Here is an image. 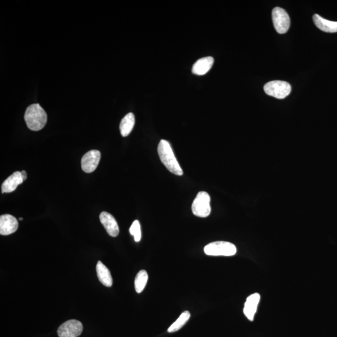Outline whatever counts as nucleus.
Wrapping results in <instances>:
<instances>
[{
  "label": "nucleus",
  "mask_w": 337,
  "mask_h": 337,
  "mask_svg": "<svg viewBox=\"0 0 337 337\" xmlns=\"http://www.w3.org/2000/svg\"><path fill=\"white\" fill-rule=\"evenodd\" d=\"M21 175L22 177V180H23L24 181L26 180L27 178V173L25 171H22L21 172Z\"/></svg>",
  "instance_id": "20"
},
{
  "label": "nucleus",
  "mask_w": 337,
  "mask_h": 337,
  "mask_svg": "<svg viewBox=\"0 0 337 337\" xmlns=\"http://www.w3.org/2000/svg\"><path fill=\"white\" fill-rule=\"evenodd\" d=\"M314 23L318 29L326 33L337 32V22H332L323 19L318 14L314 15Z\"/></svg>",
  "instance_id": "14"
},
{
  "label": "nucleus",
  "mask_w": 337,
  "mask_h": 337,
  "mask_svg": "<svg viewBox=\"0 0 337 337\" xmlns=\"http://www.w3.org/2000/svg\"><path fill=\"white\" fill-rule=\"evenodd\" d=\"M83 330L82 323L73 319L61 325L57 333L59 337H78L82 334Z\"/></svg>",
  "instance_id": "7"
},
{
  "label": "nucleus",
  "mask_w": 337,
  "mask_h": 337,
  "mask_svg": "<svg viewBox=\"0 0 337 337\" xmlns=\"http://www.w3.org/2000/svg\"><path fill=\"white\" fill-rule=\"evenodd\" d=\"M203 250L205 254L210 256H233L237 253L236 246L225 241H217L207 244Z\"/></svg>",
  "instance_id": "3"
},
{
  "label": "nucleus",
  "mask_w": 337,
  "mask_h": 337,
  "mask_svg": "<svg viewBox=\"0 0 337 337\" xmlns=\"http://www.w3.org/2000/svg\"><path fill=\"white\" fill-rule=\"evenodd\" d=\"M214 62V58L211 56L201 58L200 60L197 61L192 67V73L196 75H204L211 69Z\"/></svg>",
  "instance_id": "13"
},
{
  "label": "nucleus",
  "mask_w": 337,
  "mask_h": 337,
  "mask_svg": "<svg viewBox=\"0 0 337 337\" xmlns=\"http://www.w3.org/2000/svg\"><path fill=\"white\" fill-rule=\"evenodd\" d=\"M260 300H261V295L258 293L251 294L247 298L243 311L244 315L250 321L254 320Z\"/></svg>",
  "instance_id": "11"
},
{
  "label": "nucleus",
  "mask_w": 337,
  "mask_h": 337,
  "mask_svg": "<svg viewBox=\"0 0 337 337\" xmlns=\"http://www.w3.org/2000/svg\"><path fill=\"white\" fill-rule=\"evenodd\" d=\"M149 276L145 270H140L137 273L135 280V290L138 293H141L148 281Z\"/></svg>",
  "instance_id": "18"
},
{
  "label": "nucleus",
  "mask_w": 337,
  "mask_h": 337,
  "mask_svg": "<svg viewBox=\"0 0 337 337\" xmlns=\"http://www.w3.org/2000/svg\"><path fill=\"white\" fill-rule=\"evenodd\" d=\"M24 180L21 175V172L17 171L8 177L1 185L2 193H10L13 192Z\"/></svg>",
  "instance_id": "12"
},
{
  "label": "nucleus",
  "mask_w": 337,
  "mask_h": 337,
  "mask_svg": "<svg viewBox=\"0 0 337 337\" xmlns=\"http://www.w3.org/2000/svg\"><path fill=\"white\" fill-rule=\"evenodd\" d=\"M264 91L269 96L277 99H284L290 94L292 88L290 84L283 81H272L266 84Z\"/></svg>",
  "instance_id": "5"
},
{
  "label": "nucleus",
  "mask_w": 337,
  "mask_h": 337,
  "mask_svg": "<svg viewBox=\"0 0 337 337\" xmlns=\"http://www.w3.org/2000/svg\"><path fill=\"white\" fill-rule=\"evenodd\" d=\"M210 202V198L207 192H199L192 204V213L199 218H207L211 212Z\"/></svg>",
  "instance_id": "4"
},
{
  "label": "nucleus",
  "mask_w": 337,
  "mask_h": 337,
  "mask_svg": "<svg viewBox=\"0 0 337 337\" xmlns=\"http://www.w3.org/2000/svg\"><path fill=\"white\" fill-rule=\"evenodd\" d=\"M99 219H100L102 225L110 236L115 237L118 236L119 233V226L116 219L112 214L107 212H101L99 215Z\"/></svg>",
  "instance_id": "10"
},
{
  "label": "nucleus",
  "mask_w": 337,
  "mask_h": 337,
  "mask_svg": "<svg viewBox=\"0 0 337 337\" xmlns=\"http://www.w3.org/2000/svg\"><path fill=\"white\" fill-rule=\"evenodd\" d=\"M96 272L102 284L108 287L112 286V278L110 271L101 261H98L97 263Z\"/></svg>",
  "instance_id": "15"
},
{
  "label": "nucleus",
  "mask_w": 337,
  "mask_h": 337,
  "mask_svg": "<svg viewBox=\"0 0 337 337\" xmlns=\"http://www.w3.org/2000/svg\"><path fill=\"white\" fill-rule=\"evenodd\" d=\"M190 317H191V314H190L189 311L182 312L180 314V317L171 325L167 331L169 333H173V332L178 331V330H180L182 327L184 326L185 323L188 322Z\"/></svg>",
  "instance_id": "17"
},
{
  "label": "nucleus",
  "mask_w": 337,
  "mask_h": 337,
  "mask_svg": "<svg viewBox=\"0 0 337 337\" xmlns=\"http://www.w3.org/2000/svg\"><path fill=\"white\" fill-rule=\"evenodd\" d=\"M130 232L132 236L135 237V242H139L141 239V225H140L139 222L135 220L133 222L132 225H131L130 228Z\"/></svg>",
  "instance_id": "19"
},
{
  "label": "nucleus",
  "mask_w": 337,
  "mask_h": 337,
  "mask_svg": "<svg viewBox=\"0 0 337 337\" xmlns=\"http://www.w3.org/2000/svg\"><path fill=\"white\" fill-rule=\"evenodd\" d=\"M24 120L29 130L38 131L46 125L47 114L39 104H33L27 108Z\"/></svg>",
  "instance_id": "2"
},
{
  "label": "nucleus",
  "mask_w": 337,
  "mask_h": 337,
  "mask_svg": "<svg viewBox=\"0 0 337 337\" xmlns=\"http://www.w3.org/2000/svg\"><path fill=\"white\" fill-rule=\"evenodd\" d=\"M22 219H22V218H20L19 219V220H20V221H22Z\"/></svg>",
  "instance_id": "21"
},
{
  "label": "nucleus",
  "mask_w": 337,
  "mask_h": 337,
  "mask_svg": "<svg viewBox=\"0 0 337 337\" xmlns=\"http://www.w3.org/2000/svg\"><path fill=\"white\" fill-rule=\"evenodd\" d=\"M135 124V115L132 112L128 113L123 117L120 123L119 130L122 136H128L133 131Z\"/></svg>",
  "instance_id": "16"
},
{
  "label": "nucleus",
  "mask_w": 337,
  "mask_h": 337,
  "mask_svg": "<svg viewBox=\"0 0 337 337\" xmlns=\"http://www.w3.org/2000/svg\"><path fill=\"white\" fill-rule=\"evenodd\" d=\"M158 155L162 164L171 173L182 176L183 171L176 159L170 143L166 140L162 139L157 147Z\"/></svg>",
  "instance_id": "1"
},
{
  "label": "nucleus",
  "mask_w": 337,
  "mask_h": 337,
  "mask_svg": "<svg viewBox=\"0 0 337 337\" xmlns=\"http://www.w3.org/2000/svg\"><path fill=\"white\" fill-rule=\"evenodd\" d=\"M19 228L17 219L10 214H4L0 217V234L8 236L17 231Z\"/></svg>",
  "instance_id": "9"
},
{
  "label": "nucleus",
  "mask_w": 337,
  "mask_h": 337,
  "mask_svg": "<svg viewBox=\"0 0 337 337\" xmlns=\"http://www.w3.org/2000/svg\"><path fill=\"white\" fill-rule=\"evenodd\" d=\"M101 153L98 150H91L86 153L81 159V167L87 173H91L96 170L100 161Z\"/></svg>",
  "instance_id": "8"
},
{
  "label": "nucleus",
  "mask_w": 337,
  "mask_h": 337,
  "mask_svg": "<svg viewBox=\"0 0 337 337\" xmlns=\"http://www.w3.org/2000/svg\"><path fill=\"white\" fill-rule=\"evenodd\" d=\"M273 26L277 32L284 34L287 32L291 26L290 17L284 9L276 7L272 10Z\"/></svg>",
  "instance_id": "6"
}]
</instances>
